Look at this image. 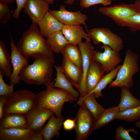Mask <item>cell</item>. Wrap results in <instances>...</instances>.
I'll use <instances>...</instances> for the list:
<instances>
[{
	"mask_svg": "<svg viewBox=\"0 0 140 140\" xmlns=\"http://www.w3.org/2000/svg\"><path fill=\"white\" fill-rule=\"evenodd\" d=\"M37 23L32 22L30 27L24 32L18 41L16 47L25 59L32 57L46 58L54 64L55 59L47 40L45 39L38 28Z\"/></svg>",
	"mask_w": 140,
	"mask_h": 140,
	"instance_id": "cell-1",
	"label": "cell"
},
{
	"mask_svg": "<svg viewBox=\"0 0 140 140\" xmlns=\"http://www.w3.org/2000/svg\"><path fill=\"white\" fill-rule=\"evenodd\" d=\"M54 81L46 86L45 90H43L37 94L34 107L38 109H48L52 110L57 118L63 117L61 114L62 107L66 102H74L77 98L63 89L55 88L52 86Z\"/></svg>",
	"mask_w": 140,
	"mask_h": 140,
	"instance_id": "cell-2",
	"label": "cell"
},
{
	"mask_svg": "<svg viewBox=\"0 0 140 140\" xmlns=\"http://www.w3.org/2000/svg\"><path fill=\"white\" fill-rule=\"evenodd\" d=\"M31 65L28 64L23 68L19 74L21 80L28 85L46 86L52 83L54 63L42 57L35 58Z\"/></svg>",
	"mask_w": 140,
	"mask_h": 140,
	"instance_id": "cell-3",
	"label": "cell"
},
{
	"mask_svg": "<svg viewBox=\"0 0 140 140\" xmlns=\"http://www.w3.org/2000/svg\"><path fill=\"white\" fill-rule=\"evenodd\" d=\"M138 56L129 49L126 52L122 66L116 78L109 84V88L125 86L130 88L133 85V75L139 70L138 64Z\"/></svg>",
	"mask_w": 140,
	"mask_h": 140,
	"instance_id": "cell-4",
	"label": "cell"
},
{
	"mask_svg": "<svg viewBox=\"0 0 140 140\" xmlns=\"http://www.w3.org/2000/svg\"><path fill=\"white\" fill-rule=\"evenodd\" d=\"M37 97V94L27 90L13 91L5 103L3 115L10 113H27L34 107Z\"/></svg>",
	"mask_w": 140,
	"mask_h": 140,
	"instance_id": "cell-5",
	"label": "cell"
},
{
	"mask_svg": "<svg viewBox=\"0 0 140 140\" xmlns=\"http://www.w3.org/2000/svg\"><path fill=\"white\" fill-rule=\"evenodd\" d=\"M75 118L76 140H86L91 135L95 123L93 117L83 105L81 104Z\"/></svg>",
	"mask_w": 140,
	"mask_h": 140,
	"instance_id": "cell-6",
	"label": "cell"
},
{
	"mask_svg": "<svg viewBox=\"0 0 140 140\" xmlns=\"http://www.w3.org/2000/svg\"><path fill=\"white\" fill-rule=\"evenodd\" d=\"M88 34L95 45H99L101 43L103 45L109 46L114 50L118 52L123 48V43L122 38L109 29L94 28L89 30Z\"/></svg>",
	"mask_w": 140,
	"mask_h": 140,
	"instance_id": "cell-7",
	"label": "cell"
},
{
	"mask_svg": "<svg viewBox=\"0 0 140 140\" xmlns=\"http://www.w3.org/2000/svg\"><path fill=\"white\" fill-rule=\"evenodd\" d=\"M101 14L112 19L120 26L130 17L139 12L140 9L134 3L115 4L101 7L98 9Z\"/></svg>",
	"mask_w": 140,
	"mask_h": 140,
	"instance_id": "cell-8",
	"label": "cell"
},
{
	"mask_svg": "<svg viewBox=\"0 0 140 140\" xmlns=\"http://www.w3.org/2000/svg\"><path fill=\"white\" fill-rule=\"evenodd\" d=\"M101 48L104 50V52L94 50L93 59L100 63L105 69V72L107 73L114 69L121 62L120 53L114 50L107 45H103Z\"/></svg>",
	"mask_w": 140,
	"mask_h": 140,
	"instance_id": "cell-9",
	"label": "cell"
},
{
	"mask_svg": "<svg viewBox=\"0 0 140 140\" xmlns=\"http://www.w3.org/2000/svg\"><path fill=\"white\" fill-rule=\"evenodd\" d=\"M49 12L64 25L72 26L83 24L88 32L89 31L86 23L88 17L81 11H69L67 10L65 6L62 5L60 6L59 10H49Z\"/></svg>",
	"mask_w": 140,
	"mask_h": 140,
	"instance_id": "cell-10",
	"label": "cell"
},
{
	"mask_svg": "<svg viewBox=\"0 0 140 140\" xmlns=\"http://www.w3.org/2000/svg\"><path fill=\"white\" fill-rule=\"evenodd\" d=\"M90 42L87 40L84 42L81 41L78 45L81 53L82 60V78L79 91L80 97H83L86 94V76L90 64L93 60L94 47Z\"/></svg>",
	"mask_w": 140,
	"mask_h": 140,
	"instance_id": "cell-11",
	"label": "cell"
},
{
	"mask_svg": "<svg viewBox=\"0 0 140 140\" xmlns=\"http://www.w3.org/2000/svg\"><path fill=\"white\" fill-rule=\"evenodd\" d=\"M11 54L10 58L13 69L10 77V84L15 85L19 83L21 80L20 73L24 67L29 61L22 55L15 45L11 35L10 36Z\"/></svg>",
	"mask_w": 140,
	"mask_h": 140,
	"instance_id": "cell-12",
	"label": "cell"
},
{
	"mask_svg": "<svg viewBox=\"0 0 140 140\" xmlns=\"http://www.w3.org/2000/svg\"><path fill=\"white\" fill-rule=\"evenodd\" d=\"M54 113L52 110L48 109L33 107L26 114L29 129L34 132L40 131L46 121Z\"/></svg>",
	"mask_w": 140,
	"mask_h": 140,
	"instance_id": "cell-13",
	"label": "cell"
},
{
	"mask_svg": "<svg viewBox=\"0 0 140 140\" xmlns=\"http://www.w3.org/2000/svg\"><path fill=\"white\" fill-rule=\"evenodd\" d=\"M49 4L44 0H28L24 8L32 22L38 23L49 11Z\"/></svg>",
	"mask_w": 140,
	"mask_h": 140,
	"instance_id": "cell-14",
	"label": "cell"
},
{
	"mask_svg": "<svg viewBox=\"0 0 140 140\" xmlns=\"http://www.w3.org/2000/svg\"><path fill=\"white\" fill-rule=\"evenodd\" d=\"M105 72V69L100 63L93 60L91 61L86 76V95L94 90Z\"/></svg>",
	"mask_w": 140,
	"mask_h": 140,
	"instance_id": "cell-15",
	"label": "cell"
},
{
	"mask_svg": "<svg viewBox=\"0 0 140 140\" xmlns=\"http://www.w3.org/2000/svg\"><path fill=\"white\" fill-rule=\"evenodd\" d=\"M61 67L65 76L79 92L82 78V69L63 57Z\"/></svg>",
	"mask_w": 140,
	"mask_h": 140,
	"instance_id": "cell-16",
	"label": "cell"
},
{
	"mask_svg": "<svg viewBox=\"0 0 140 140\" xmlns=\"http://www.w3.org/2000/svg\"><path fill=\"white\" fill-rule=\"evenodd\" d=\"M29 129L26 114L10 113L0 118V129Z\"/></svg>",
	"mask_w": 140,
	"mask_h": 140,
	"instance_id": "cell-17",
	"label": "cell"
},
{
	"mask_svg": "<svg viewBox=\"0 0 140 140\" xmlns=\"http://www.w3.org/2000/svg\"><path fill=\"white\" fill-rule=\"evenodd\" d=\"M69 43L78 45L83 39L91 41V39L81 25H64L61 30Z\"/></svg>",
	"mask_w": 140,
	"mask_h": 140,
	"instance_id": "cell-18",
	"label": "cell"
},
{
	"mask_svg": "<svg viewBox=\"0 0 140 140\" xmlns=\"http://www.w3.org/2000/svg\"><path fill=\"white\" fill-rule=\"evenodd\" d=\"M37 24L41 34L47 38L53 33L61 31L64 25L49 11Z\"/></svg>",
	"mask_w": 140,
	"mask_h": 140,
	"instance_id": "cell-19",
	"label": "cell"
},
{
	"mask_svg": "<svg viewBox=\"0 0 140 140\" xmlns=\"http://www.w3.org/2000/svg\"><path fill=\"white\" fill-rule=\"evenodd\" d=\"M53 114L48 119L47 123L40 132L44 140H51L54 137H58L60 131L65 120L64 118H56Z\"/></svg>",
	"mask_w": 140,
	"mask_h": 140,
	"instance_id": "cell-20",
	"label": "cell"
},
{
	"mask_svg": "<svg viewBox=\"0 0 140 140\" xmlns=\"http://www.w3.org/2000/svg\"><path fill=\"white\" fill-rule=\"evenodd\" d=\"M95 98L93 93H92L82 97H80L77 102L79 106L83 104L88 109L94 118L95 122L105 109L98 103Z\"/></svg>",
	"mask_w": 140,
	"mask_h": 140,
	"instance_id": "cell-21",
	"label": "cell"
},
{
	"mask_svg": "<svg viewBox=\"0 0 140 140\" xmlns=\"http://www.w3.org/2000/svg\"><path fill=\"white\" fill-rule=\"evenodd\" d=\"M34 132L29 129H0V140H29Z\"/></svg>",
	"mask_w": 140,
	"mask_h": 140,
	"instance_id": "cell-22",
	"label": "cell"
},
{
	"mask_svg": "<svg viewBox=\"0 0 140 140\" xmlns=\"http://www.w3.org/2000/svg\"><path fill=\"white\" fill-rule=\"evenodd\" d=\"M120 99L117 106L120 111L133 108L140 106V100L134 97L129 88L125 86L120 87Z\"/></svg>",
	"mask_w": 140,
	"mask_h": 140,
	"instance_id": "cell-23",
	"label": "cell"
},
{
	"mask_svg": "<svg viewBox=\"0 0 140 140\" xmlns=\"http://www.w3.org/2000/svg\"><path fill=\"white\" fill-rule=\"evenodd\" d=\"M54 67L56 71L57 77L52 86L66 90L77 98L80 96L79 92L73 88V86L63 73L61 66L55 65Z\"/></svg>",
	"mask_w": 140,
	"mask_h": 140,
	"instance_id": "cell-24",
	"label": "cell"
},
{
	"mask_svg": "<svg viewBox=\"0 0 140 140\" xmlns=\"http://www.w3.org/2000/svg\"><path fill=\"white\" fill-rule=\"evenodd\" d=\"M61 53L63 57L66 58L82 69V55L78 46L68 43L63 48Z\"/></svg>",
	"mask_w": 140,
	"mask_h": 140,
	"instance_id": "cell-25",
	"label": "cell"
},
{
	"mask_svg": "<svg viewBox=\"0 0 140 140\" xmlns=\"http://www.w3.org/2000/svg\"><path fill=\"white\" fill-rule=\"evenodd\" d=\"M47 40L53 52L57 54L61 53L64 46L69 43L61 31L52 34Z\"/></svg>",
	"mask_w": 140,
	"mask_h": 140,
	"instance_id": "cell-26",
	"label": "cell"
},
{
	"mask_svg": "<svg viewBox=\"0 0 140 140\" xmlns=\"http://www.w3.org/2000/svg\"><path fill=\"white\" fill-rule=\"evenodd\" d=\"M122 66V64L119 65L113 70L103 76L94 89L91 93H93L96 98L102 97V90L116 78L118 72Z\"/></svg>",
	"mask_w": 140,
	"mask_h": 140,
	"instance_id": "cell-27",
	"label": "cell"
},
{
	"mask_svg": "<svg viewBox=\"0 0 140 140\" xmlns=\"http://www.w3.org/2000/svg\"><path fill=\"white\" fill-rule=\"evenodd\" d=\"M119 111L118 106L105 109L95 122L93 131L104 126L116 119V116Z\"/></svg>",
	"mask_w": 140,
	"mask_h": 140,
	"instance_id": "cell-28",
	"label": "cell"
},
{
	"mask_svg": "<svg viewBox=\"0 0 140 140\" xmlns=\"http://www.w3.org/2000/svg\"><path fill=\"white\" fill-rule=\"evenodd\" d=\"M10 55L4 42L0 40V73L5 77H10L12 73Z\"/></svg>",
	"mask_w": 140,
	"mask_h": 140,
	"instance_id": "cell-29",
	"label": "cell"
},
{
	"mask_svg": "<svg viewBox=\"0 0 140 140\" xmlns=\"http://www.w3.org/2000/svg\"><path fill=\"white\" fill-rule=\"evenodd\" d=\"M116 119L129 122H133L140 120V106L120 111Z\"/></svg>",
	"mask_w": 140,
	"mask_h": 140,
	"instance_id": "cell-30",
	"label": "cell"
},
{
	"mask_svg": "<svg viewBox=\"0 0 140 140\" xmlns=\"http://www.w3.org/2000/svg\"><path fill=\"white\" fill-rule=\"evenodd\" d=\"M121 26L128 27L133 33L140 30V11L128 18Z\"/></svg>",
	"mask_w": 140,
	"mask_h": 140,
	"instance_id": "cell-31",
	"label": "cell"
},
{
	"mask_svg": "<svg viewBox=\"0 0 140 140\" xmlns=\"http://www.w3.org/2000/svg\"><path fill=\"white\" fill-rule=\"evenodd\" d=\"M137 134L138 132L134 128L126 129L121 125H120L116 129L115 138L116 140H134L130 135V132Z\"/></svg>",
	"mask_w": 140,
	"mask_h": 140,
	"instance_id": "cell-32",
	"label": "cell"
},
{
	"mask_svg": "<svg viewBox=\"0 0 140 140\" xmlns=\"http://www.w3.org/2000/svg\"><path fill=\"white\" fill-rule=\"evenodd\" d=\"M14 86L6 84L3 79V75L0 73V96L8 97L14 91Z\"/></svg>",
	"mask_w": 140,
	"mask_h": 140,
	"instance_id": "cell-33",
	"label": "cell"
},
{
	"mask_svg": "<svg viewBox=\"0 0 140 140\" xmlns=\"http://www.w3.org/2000/svg\"><path fill=\"white\" fill-rule=\"evenodd\" d=\"M10 11L7 4L0 3V22L6 23L11 18Z\"/></svg>",
	"mask_w": 140,
	"mask_h": 140,
	"instance_id": "cell-34",
	"label": "cell"
},
{
	"mask_svg": "<svg viewBox=\"0 0 140 140\" xmlns=\"http://www.w3.org/2000/svg\"><path fill=\"white\" fill-rule=\"evenodd\" d=\"M111 2L112 0H80V5L83 8H87L97 4L108 6L110 5Z\"/></svg>",
	"mask_w": 140,
	"mask_h": 140,
	"instance_id": "cell-35",
	"label": "cell"
},
{
	"mask_svg": "<svg viewBox=\"0 0 140 140\" xmlns=\"http://www.w3.org/2000/svg\"><path fill=\"white\" fill-rule=\"evenodd\" d=\"M28 0H15L17 4L16 8L12 12V16L15 19H18L21 10L24 8Z\"/></svg>",
	"mask_w": 140,
	"mask_h": 140,
	"instance_id": "cell-36",
	"label": "cell"
},
{
	"mask_svg": "<svg viewBox=\"0 0 140 140\" xmlns=\"http://www.w3.org/2000/svg\"><path fill=\"white\" fill-rule=\"evenodd\" d=\"M75 119L72 120L70 118H67L64 120L63 123L64 129L66 130H70L75 128Z\"/></svg>",
	"mask_w": 140,
	"mask_h": 140,
	"instance_id": "cell-37",
	"label": "cell"
},
{
	"mask_svg": "<svg viewBox=\"0 0 140 140\" xmlns=\"http://www.w3.org/2000/svg\"><path fill=\"white\" fill-rule=\"evenodd\" d=\"M8 98L5 96H0V118L3 116V109Z\"/></svg>",
	"mask_w": 140,
	"mask_h": 140,
	"instance_id": "cell-38",
	"label": "cell"
},
{
	"mask_svg": "<svg viewBox=\"0 0 140 140\" xmlns=\"http://www.w3.org/2000/svg\"><path fill=\"white\" fill-rule=\"evenodd\" d=\"M29 140H44L40 131L34 132Z\"/></svg>",
	"mask_w": 140,
	"mask_h": 140,
	"instance_id": "cell-39",
	"label": "cell"
},
{
	"mask_svg": "<svg viewBox=\"0 0 140 140\" xmlns=\"http://www.w3.org/2000/svg\"><path fill=\"white\" fill-rule=\"evenodd\" d=\"M15 1V0H0V3L7 4L12 3Z\"/></svg>",
	"mask_w": 140,
	"mask_h": 140,
	"instance_id": "cell-40",
	"label": "cell"
},
{
	"mask_svg": "<svg viewBox=\"0 0 140 140\" xmlns=\"http://www.w3.org/2000/svg\"><path fill=\"white\" fill-rule=\"evenodd\" d=\"M78 0H66L65 2L66 4L71 5L73 4L75 1Z\"/></svg>",
	"mask_w": 140,
	"mask_h": 140,
	"instance_id": "cell-41",
	"label": "cell"
},
{
	"mask_svg": "<svg viewBox=\"0 0 140 140\" xmlns=\"http://www.w3.org/2000/svg\"><path fill=\"white\" fill-rule=\"evenodd\" d=\"M49 5H52L53 4L54 0H44Z\"/></svg>",
	"mask_w": 140,
	"mask_h": 140,
	"instance_id": "cell-42",
	"label": "cell"
},
{
	"mask_svg": "<svg viewBox=\"0 0 140 140\" xmlns=\"http://www.w3.org/2000/svg\"><path fill=\"white\" fill-rule=\"evenodd\" d=\"M135 3L140 9V0H136Z\"/></svg>",
	"mask_w": 140,
	"mask_h": 140,
	"instance_id": "cell-43",
	"label": "cell"
},
{
	"mask_svg": "<svg viewBox=\"0 0 140 140\" xmlns=\"http://www.w3.org/2000/svg\"><path fill=\"white\" fill-rule=\"evenodd\" d=\"M135 125L136 127L140 129V121L136 122L135 123Z\"/></svg>",
	"mask_w": 140,
	"mask_h": 140,
	"instance_id": "cell-44",
	"label": "cell"
}]
</instances>
